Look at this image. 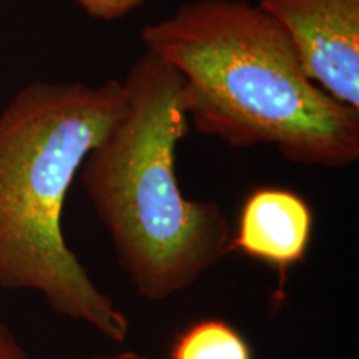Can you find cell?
<instances>
[{
    "label": "cell",
    "mask_w": 359,
    "mask_h": 359,
    "mask_svg": "<svg viewBox=\"0 0 359 359\" xmlns=\"http://www.w3.org/2000/svg\"><path fill=\"white\" fill-rule=\"evenodd\" d=\"M293 43L313 83L359 110V0H258Z\"/></svg>",
    "instance_id": "4"
},
{
    "label": "cell",
    "mask_w": 359,
    "mask_h": 359,
    "mask_svg": "<svg viewBox=\"0 0 359 359\" xmlns=\"http://www.w3.org/2000/svg\"><path fill=\"white\" fill-rule=\"evenodd\" d=\"M122 85L123 114L79 173L137 294L163 302L233 251V233L217 201L190 200L180 188L177 147L190 125L180 75L147 50Z\"/></svg>",
    "instance_id": "3"
},
{
    "label": "cell",
    "mask_w": 359,
    "mask_h": 359,
    "mask_svg": "<svg viewBox=\"0 0 359 359\" xmlns=\"http://www.w3.org/2000/svg\"><path fill=\"white\" fill-rule=\"evenodd\" d=\"M125 110L118 80L34 82L0 111V286L42 294L57 314L114 343L130 320L67 245L62 213L90 151Z\"/></svg>",
    "instance_id": "2"
},
{
    "label": "cell",
    "mask_w": 359,
    "mask_h": 359,
    "mask_svg": "<svg viewBox=\"0 0 359 359\" xmlns=\"http://www.w3.org/2000/svg\"><path fill=\"white\" fill-rule=\"evenodd\" d=\"M182 79L188 123L235 148L271 145L286 160L346 168L359 160V110L311 82L280 24L245 0H195L142 30Z\"/></svg>",
    "instance_id": "1"
},
{
    "label": "cell",
    "mask_w": 359,
    "mask_h": 359,
    "mask_svg": "<svg viewBox=\"0 0 359 359\" xmlns=\"http://www.w3.org/2000/svg\"><path fill=\"white\" fill-rule=\"evenodd\" d=\"M313 212L285 188H258L246 198L233 250L275 264L283 273L302 262L311 240Z\"/></svg>",
    "instance_id": "5"
},
{
    "label": "cell",
    "mask_w": 359,
    "mask_h": 359,
    "mask_svg": "<svg viewBox=\"0 0 359 359\" xmlns=\"http://www.w3.org/2000/svg\"><path fill=\"white\" fill-rule=\"evenodd\" d=\"M0 359H29L6 325H0Z\"/></svg>",
    "instance_id": "8"
},
{
    "label": "cell",
    "mask_w": 359,
    "mask_h": 359,
    "mask_svg": "<svg viewBox=\"0 0 359 359\" xmlns=\"http://www.w3.org/2000/svg\"><path fill=\"white\" fill-rule=\"evenodd\" d=\"M173 359H251L245 339L226 323L206 320L180 336Z\"/></svg>",
    "instance_id": "6"
},
{
    "label": "cell",
    "mask_w": 359,
    "mask_h": 359,
    "mask_svg": "<svg viewBox=\"0 0 359 359\" xmlns=\"http://www.w3.org/2000/svg\"><path fill=\"white\" fill-rule=\"evenodd\" d=\"M90 359H151L145 356V354L137 353V351H118L111 354H97V356H92Z\"/></svg>",
    "instance_id": "9"
},
{
    "label": "cell",
    "mask_w": 359,
    "mask_h": 359,
    "mask_svg": "<svg viewBox=\"0 0 359 359\" xmlns=\"http://www.w3.org/2000/svg\"><path fill=\"white\" fill-rule=\"evenodd\" d=\"M85 12L102 20H115L128 15L145 0H75Z\"/></svg>",
    "instance_id": "7"
}]
</instances>
